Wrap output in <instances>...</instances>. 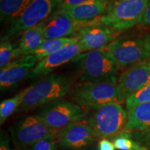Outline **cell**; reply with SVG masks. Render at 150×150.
<instances>
[{
  "label": "cell",
  "mask_w": 150,
  "mask_h": 150,
  "mask_svg": "<svg viewBox=\"0 0 150 150\" xmlns=\"http://www.w3.org/2000/svg\"><path fill=\"white\" fill-rule=\"evenodd\" d=\"M74 82L72 77L63 74H50L40 78L30 86L17 112L27 111L62 99L70 93Z\"/></svg>",
  "instance_id": "1"
},
{
  "label": "cell",
  "mask_w": 150,
  "mask_h": 150,
  "mask_svg": "<svg viewBox=\"0 0 150 150\" xmlns=\"http://www.w3.org/2000/svg\"><path fill=\"white\" fill-rule=\"evenodd\" d=\"M73 62L78 67L81 81H117V76L120 69L106 49L83 52Z\"/></svg>",
  "instance_id": "2"
},
{
  "label": "cell",
  "mask_w": 150,
  "mask_h": 150,
  "mask_svg": "<svg viewBox=\"0 0 150 150\" xmlns=\"http://www.w3.org/2000/svg\"><path fill=\"white\" fill-rule=\"evenodd\" d=\"M75 104L86 110H93L110 102L122 104L117 81H81L69 93Z\"/></svg>",
  "instance_id": "3"
},
{
  "label": "cell",
  "mask_w": 150,
  "mask_h": 150,
  "mask_svg": "<svg viewBox=\"0 0 150 150\" xmlns=\"http://www.w3.org/2000/svg\"><path fill=\"white\" fill-rule=\"evenodd\" d=\"M106 50L115 58L120 69L129 68L149 58L150 34L115 38Z\"/></svg>",
  "instance_id": "4"
},
{
  "label": "cell",
  "mask_w": 150,
  "mask_h": 150,
  "mask_svg": "<svg viewBox=\"0 0 150 150\" xmlns=\"http://www.w3.org/2000/svg\"><path fill=\"white\" fill-rule=\"evenodd\" d=\"M149 0H115L106 13L99 18L101 23L118 34L138 24Z\"/></svg>",
  "instance_id": "5"
},
{
  "label": "cell",
  "mask_w": 150,
  "mask_h": 150,
  "mask_svg": "<svg viewBox=\"0 0 150 150\" xmlns=\"http://www.w3.org/2000/svg\"><path fill=\"white\" fill-rule=\"evenodd\" d=\"M127 112L121 104L110 102L93 110L88 121L98 138H112L122 131L127 120Z\"/></svg>",
  "instance_id": "6"
},
{
  "label": "cell",
  "mask_w": 150,
  "mask_h": 150,
  "mask_svg": "<svg viewBox=\"0 0 150 150\" xmlns=\"http://www.w3.org/2000/svg\"><path fill=\"white\" fill-rule=\"evenodd\" d=\"M37 115L49 128L57 133L76 122L86 119L88 112L79 105L62 98L42 106Z\"/></svg>",
  "instance_id": "7"
},
{
  "label": "cell",
  "mask_w": 150,
  "mask_h": 150,
  "mask_svg": "<svg viewBox=\"0 0 150 150\" xmlns=\"http://www.w3.org/2000/svg\"><path fill=\"white\" fill-rule=\"evenodd\" d=\"M56 8V0H33L20 16L10 23V27L2 37V40L22 33L47 20Z\"/></svg>",
  "instance_id": "8"
},
{
  "label": "cell",
  "mask_w": 150,
  "mask_h": 150,
  "mask_svg": "<svg viewBox=\"0 0 150 150\" xmlns=\"http://www.w3.org/2000/svg\"><path fill=\"white\" fill-rule=\"evenodd\" d=\"M56 135L38 115L20 120L12 131L13 142L18 148L31 147L39 140Z\"/></svg>",
  "instance_id": "9"
},
{
  "label": "cell",
  "mask_w": 150,
  "mask_h": 150,
  "mask_svg": "<svg viewBox=\"0 0 150 150\" xmlns=\"http://www.w3.org/2000/svg\"><path fill=\"white\" fill-rule=\"evenodd\" d=\"M56 138L58 145L63 150L83 149L98 139L87 117L58 131Z\"/></svg>",
  "instance_id": "10"
},
{
  "label": "cell",
  "mask_w": 150,
  "mask_h": 150,
  "mask_svg": "<svg viewBox=\"0 0 150 150\" xmlns=\"http://www.w3.org/2000/svg\"><path fill=\"white\" fill-rule=\"evenodd\" d=\"M117 35L115 31L101 23L98 20L83 27L76 33L82 53L93 50H105Z\"/></svg>",
  "instance_id": "11"
},
{
  "label": "cell",
  "mask_w": 150,
  "mask_h": 150,
  "mask_svg": "<svg viewBox=\"0 0 150 150\" xmlns=\"http://www.w3.org/2000/svg\"><path fill=\"white\" fill-rule=\"evenodd\" d=\"M150 83V67L145 61L129 67L117 81L121 103Z\"/></svg>",
  "instance_id": "12"
},
{
  "label": "cell",
  "mask_w": 150,
  "mask_h": 150,
  "mask_svg": "<svg viewBox=\"0 0 150 150\" xmlns=\"http://www.w3.org/2000/svg\"><path fill=\"white\" fill-rule=\"evenodd\" d=\"M34 56L27 55L14 60L0 70V88L1 92L16 87L30 76L36 64Z\"/></svg>",
  "instance_id": "13"
},
{
  "label": "cell",
  "mask_w": 150,
  "mask_h": 150,
  "mask_svg": "<svg viewBox=\"0 0 150 150\" xmlns=\"http://www.w3.org/2000/svg\"><path fill=\"white\" fill-rule=\"evenodd\" d=\"M95 21L96 20L88 22H79L65 13H53L45 20V38L75 37L81 29Z\"/></svg>",
  "instance_id": "14"
},
{
  "label": "cell",
  "mask_w": 150,
  "mask_h": 150,
  "mask_svg": "<svg viewBox=\"0 0 150 150\" xmlns=\"http://www.w3.org/2000/svg\"><path fill=\"white\" fill-rule=\"evenodd\" d=\"M81 53V50L78 42L67 45L59 51L38 62L33 69L29 78L35 79L52 74L58 67L68 62L74 61Z\"/></svg>",
  "instance_id": "15"
},
{
  "label": "cell",
  "mask_w": 150,
  "mask_h": 150,
  "mask_svg": "<svg viewBox=\"0 0 150 150\" xmlns=\"http://www.w3.org/2000/svg\"><path fill=\"white\" fill-rule=\"evenodd\" d=\"M108 7L107 0H86L70 11L61 13L68 15L76 21L88 22L97 20L106 14Z\"/></svg>",
  "instance_id": "16"
},
{
  "label": "cell",
  "mask_w": 150,
  "mask_h": 150,
  "mask_svg": "<svg viewBox=\"0 0 150 150\" xmlns=\"http://www.w3.org/2000/svg\"><path fill=\"white\" fill-rule=\"evenodd\" d=\"M127 120L122 132H132L150 128V102L140 104L127 112Z\"/></svg>",
  "instance_id": "17"
},
{
  "label": "cell",
  "mask_w": 150,
  "mask_h": 150,
  "mask_svg": "<svg viewBox=\"0 0 150 150\" xmlns=\"http://www.w3.org/2000/svg\"><path fill=\"white\" fill-rule=\"evenodd\" d=\"M44 27L45 21H43L22 33L19 45L22 56L29 55L42 44L45 40Z\"/></svg>",
  "instance_id": "18"
},
{
  "label": "cell",
  "mask_w": 150,
  "mask_h": 150,
  "mask_svg": "<svg viewBox=\"0 0 150 150\" xmlns=\"http://www.w3.org/2000/svg\"><path fill=\"white\" fill-rule=\"evenodd\" d=\"M76 42H78V38L76 37L45 39L42 44L37 50L31 52L29 55H33L35 61L40 62L48 56L55 53L56 52L59 51L67 45Z\"/></svg>",
  "instance_id": "19"
},
{
  "label": "cell",
  "mask_w": 150,
  "mask_h": 150,
  "mask_svg": "<svg viewBox=\"0 0 150 150\" xmlns=\"http://www.w3.org/2000/svg\"><path fill=\"white\" fill-rule=\"evenodd\" d=\"M33 0H0V18L3 24L11 23L22 14Z\"/></svg>",
  "instance_id": "20"
},
{
  "label": "cell",
  "mask_w": 150,
  "mask_h": 150,
  "mask_svg": "<svg viewBox=\"0 0 150 150\" xmlns=\"http://www.w3.org/2000/svg\"><path fill=\"white\" fill-rule=\"evenodd\" d=\"M30 86L22 90L10 99L3 100L0 104V123L2 125L6 120L7 118L18 110V109L23 102L24 97L29 91Z\"/></svg>",
  "instance_id": "21"
},
{
  "label": "cell",
  "mask_w": 150,
  "mask_h": 150,
  "mask_svg": "<svg viewBox=\"0 0 150 150\" xmlns=\"http://www.w3.org/2000/svg\"><path fill=\"white\" fill-rule=\"evenodd\" d=\"M117 150H147L131 138L129 132H121L112 138Z\"/></svg>",
  "instance_id": "22"
},
{
  "label": "cell",
  "mask_w": 150,
  "mask_h": 150,
  "mask_svg": "<svg viewBox=\"0 0 150 150\" xmlns=\"http://www.w3.org/2000/svg\"><path fill=\"white\" fill-rule=\"evenodd\" d=\"M22 55L19 48L14 49L8 40H1L0 44V67H4Z\"/></svg>",
  "instance_id": "23"
},
{
  "label": "cell",
  "mask_w": 150,
  "mask_h": 150,
  "mask_svg": "<svg viewBox=\"0 0 150 150\" xmlns=\"http://www.w3.org/2000/svg\"><path fill=\"white\" fill-rule=\"evenodd\" d=\"M149 102H150V83L126 99L127 111L129 112L138 105Z\"/></svg>",
  "instance_id": "24"
},
{
  "label": "cell",
  "mask_w": 150,
  "mask_h": 150,
  "mask_svg": "<svg viewBox=\"0 0 150 150\" xmlns=\"http://www.w3.org/2000/svg\"><path fill=\"white\" fill-rule=\"evenodd\" d=\"M129 134L133 140L147 150H150V128L142 131L129 132Z\"/></svg>",
  "instance_id": "25"
},
{
  "label": "cell",
  "mask_w": 150,
  "mask_h": 150,
  "mask_svg": "<svg viewBox=\"0 0 150 150\" xmlns=\"http://www.w3.org/2000/svg\"><path fill=\"white\" fill-rule=\"evenodd\" d=\"M57 140L56 136L47 137L39 140L31 147V150H57Z\"/></svg>",
  "instance_id": "26"
},
{
  "label": "cell",
  "mask_w": 150,
  "mask_h": 150,
  "mask_svg": "<svg viewBox=\"0 0 150 150\" xmlns=\"http://www.w3.org/2000/svg\"><path fill=\"white\" fill-rule=\"evenodd\" d=\"M86 0H56V8L53 13H64Z\"/></svg>",
  "instance_id": "27"
},
{
  "label": "cell",
  "mask_w": 150,
  "mask_h": 150,
  "mask_svg": "<svg viewBox=\"0 0 150 150\" xmlns=\"http://www.w3.org/2000/svg\"><path fill=\"white\" fill-rule=\"evenodd\" d=\"M138 24L142 27L150 28V0L148 1L147 6L144 11L141 18H140Z\"/></svg>",
  "instance_id": "28"
},
{
  "label": "cell",
  "mask_w": 150,
  "mask_h": 150,
  "mask_svg": "<svg viewBox=\"0 0 150 150\" xmlns=\"http://www.w3.org/2000/svg\"><path fill=\"white\" fill-rule=\"evenodd\" d=\"M0 150H14L11 147L10 138L3 133L1 134L0 139Z\"/></svg>",
  "instance_id": "29"
},
{
  "label": "cell",
  "mask_w": 150,
  "mask_h": 150,
  "mask_svg": "<svg viewBox=\"0 0 150 150\" xmlns=\"http://www.w3.org/2000/svg\"><path fill=\"white\" fill-rule=\"evenodd\" d=\"M99 150H115L113 143L108 139H102L99 142Z\"/></svg>",
  "instance_id": "30"
},
{
  "label": "cell",
  "mask_w": 150,
  "mask_h": 150,
  "mask_svg": "<svg viewBox=\"0 0 150 150\" xmlns=\"http://www.w3.org/2000/svg\"><path fill=\"white\" fill-rule=\"evenodd\" d=\"M145 63L150 67V56H149V58H148V59L145 61Z\"/></svg>",
  "instance_id": "31"
},
{
  "label": "cell",
  "mask_w": 150,
  "mask_h": 150,
  "mask_svg": "<svg viewBox=\"0 0 150 150\" xmlns=\"http://www.w3.org/2000/svg\"><path fill=\"white\" fill-rule=\"evenodd\" d=\"M18 150H31V147H20Z\"/></svg>",
  "instance_id": "32"
},
{
  "label": "cell",
  "mask_w": 150,
  "mask_h": 150,
  "mask_svg": "<svg viewBox=\"0 0 150 150\" xmlns=\"http://www.w3.org/2000/svg\"><path fill=\"white\" fill-rule=\"evenodd\" d=\"M107 1H108V5H110V4H111L112 3H113L114 2V1H115V0H107Z\"/></svg>",
  "instance_id": "33"
}]
</instances>
